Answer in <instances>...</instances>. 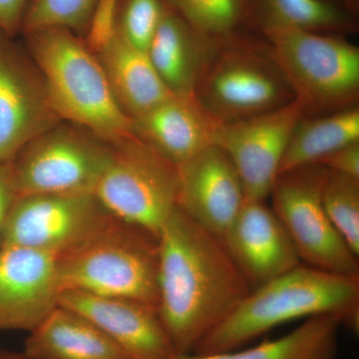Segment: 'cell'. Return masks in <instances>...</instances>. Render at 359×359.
I'll use <instances>...</instances> for the list:
<instances>
[{"mask_svg":"<svg viewBox=\"0 0 359 359\" xmlns=\"http://www.w3.org/2000/svg\"><path fill=\"white\" fill-rule=\"evenodd\" d=\"M158 245V314L177 355L191 354L252 287L223 241L177 205Z\"/></svg>","mask_w":359,"mask_h":359,"instance_id":"1","label":"cell"},{"mask_svg":"<svg viewBox=\"0 0 359 359\" xmlns=\"http://www.w3.org/2000/svg\"><path fill=\"white\" fill-rule=\"evenodd\" d=\"M332 313L358 332L359 276H344L299 266L250 290L226 320L191 354L237 351L283 323Z\"/></svg>","mask_w":359,"mask_h":359,"instance_id":"2","label":"cell"},{"mask_svg":"<svg viewBox=\"0 0 359 359\" xmlns=\"http://www.w3.org/2000/svg\"><path fill=\"white\" fill-rule=\"evenodd\" d=\"M26 36L28 54L62 121L109 144L134 134L133 120L116 101L100 61L74 32L48 28Z\"/></svg>","mask_w":359,"mask_h":359,"instance_id":"3","label":"cell"},{"mask_svg":"<svg viewBox=\"0 0 359 359\" xmlns=\"http://www.w3.org/2000/svg\"><path fill=\"white\" fill-rule=\"evenodd\" d=\"M158 237L112 217L57 257L63 292L134 299L158 308Z\"/></svg>","mask_w":359,"mask_h":359,"instance_id":"4","label":"cell"},{"mask_svg":"<svg viewBox=\"0 0 359 359\" xmlns=\"http://www.w3.org/2000/svg\"><path fill=\"white\" fill-rule=\"evenodd\" d=\"M271 56L283 71L304 116L351 107L359 93V49L325 33L264 29Z\"/></svg>","mask_w":359,"mask_h":359,"instance_id":"5","label":"cell"},{"mask_svg":"<svg viewBox=\"0 0 359 359\" xmlns=\"http://www.w3.org/2000/svg\"><path fill=\"white\" fill-rule=\"evenodd\" d=\"M178 167L136 135L111 144L94 195L111 216L159 236L177 205Z\"/></svg>","mask_w":359,"mask_h":359,"instance_id":"6","label":"cell"},{"mask_svg":"<svg viewBox=\"0 0 359 359\" xmlns=\"http://www.w3.org/2000/svg\"><path fill=\"white\" fill-rule=\"evenodd\" d=\"M219 39L195 90L198 102L222 123L266 114L294 100L283 71L268 53Z\"/></svg>","mask_w":359,"mask_h":359,"instance_id":"7","label":"cell"},{"mask_svg":"<svg viewBox=\"0 0 359 359\" xmlns=\"http://www.w3.org/2000/svg\"><path fill=\"white\" fill-rule=\"evenodd\" d=\"M327 174V168L318 163L280 172L269 192L271 209L294 242L301 261L330 273L359 276L358 256L323 207Z\"/></svg>","mask_w":359,"mask_h":359,"instance_id":"8","label":"cell"},{"mask_svg":"<svg viewBox=\"0 0 359 359\" xmlns=\"http://www.w3.org/2000/svg\"><path fill=\"white\" fill-rule=\"evenodd\" d=\"M111 144L68 122L35 137L11 161L18 196L94 193Z\"/></svg>","mask_w":359,"mask_h":359,"instance_id":"9","label":"cell"},{"mask_svg":"<svg viewBox=\"0 0 359 359\" xmlns=\"http://www.w3.org/2000/svg\"><path fill=\"white\" fill-rule=\"evenodd\" d=\"M111 218L93 193L18 196L7 219L2 247L26 248L58 257L93 235Z\"/></svg>","mask_w":359,"mask_h":359,"instance_id":"10","label":"cell"},{"mask_svg":"<svg viewBox=\"0 0 359 359\" xmlns=\"http://www.w3.org/2000/svg\"><path fill=\"white\" fill-rule=\"evenodd\" d=\"M60 122L32 58L0 32V163Z\"/></svg>","mask_w":359,"mask_h":359,"instance_id":"11","label":"cell"},{"mask_svg":"<svg viewBox=\"0 0 359 359\" xmlns=\"http://www.w3.org/2000/svg\"><path fill=\"white\" fill-rule=\"evenodd\" d=\"M304 116L294 100L266 114L222 123L214 145L235 165L245 198L266 200L269 196L292 132Z\"/></svg>","mask_w":359,"mask_h":359,"instance_id":"12","label":"cell"},{"mask_svg":"<svg viewBox=\"0 0 359 359\" xmlns=\"http://www.w3.org/2000/svg\"><path fill=\"white\" fill-rule=\"evenodd\" d=\"M57 257L26 248L0 249V330L32 332L57 308Z\"/></svg>","mask_w":359,"mask_h":359,"instance_id":"13","label":"cell"},{"mask_svg":"<svg viewBox=\"0 0 359 359\" xmlns=\"http://www.w3.org/2000/svg\"><path fill=\"white\" fill-rule=\"evenodd\" d=\"M245 200L240 175L218 146L205 148L178 166L177 207L221 240Z\"/></svg>","mask_w":359,"mask_h":359,"instance_id":"14","label":"cell"},{"mask_svg":"<svg viewBox=\"0 0 359 359\" xmlns=\"http://www.w3.org/2000/svg\"><path fill=\"white\" fill-rule=\"evenodd\" d=\"M222 241L252 290L301 264L294 242L264 200L245 198Z\"/></svg>","mask_w":359,"mask_h":359,"instance_id":"15","label":"cell"},{"mask_svg":"<svg viewBox=\"0 0 359 359\" xmlns=\"http://www.w3.org/2000/svg\"><path fill=\"white\" fill-rule=\"evenodd\" d=\"M59 304L88 318L132 359H173L177 355L154 306L74 290L63 292Z\"/></svg>","mask_w":359,"mask_h":359,"instance_id":"16","label":"cell"},{"mask_svg":"<svg viewBox=\"0 0 359 359\" xmlns=\"http://www.w3.org/2000/svg\"><path fill=\"white\" fill-rule=\"evenodd\" d=\"M222 122L195 96L172 95L133 119V133L177 167L214 145Z\"/></svg>","mask_w":359,"mask_h":359,"instance_id":"17","label":"cell"},{"mask_svg":"<svg viewBox=\"0 0 359 359\" xmlns=\"http://www.w3.org/2000/svg\"><path fill=\"white\" fill-rule=\"evenodd\" d=\"M219 39L203 34L178 13L168 11L147 54L173 95L195 96L201 74Z\"/></svg>","mask_w":359,"mask_h":359,"instance_id":"18","label":"cell"},{"mask_svg":"<svg viewBox=\"0 0 359 359\" xmlns=\"http://www.w3.org/2000/svg\"><path fill=\"white\" fill-rule=\"evenodd\" d=\"M28 334L21 353L27 359H132L88 318L60 304Z\"/></svg>","mask_w":359,"mask_h":359,"instance_id":"19","label":"cell"},{"mask_svg":"<svg viewBox=\"0 0 359 359\" xmlns=\"http://www.w3.org/2000/svg\"><path fill=\"white\" fill-rule=\"evenodd\" d=\"M96 55L116 101L132 120L173 95L147 52L127 43L118 33Z\"/></svg>","mask_w":359,"mask_h":359,"instance_id":"20","label":"cell"},{"mask_svg":"<svg viewBox=\"0 0 359 359\" xmlns=\"http://www.w3.org/2000/svg\"><path fill=\"white\" fill-rule=\"evenodd\" d=\"M344 320L332 313L311 316L289 334L245 351L184 354L173 359H337Z\"/></svg>","mask_w":359,"mask_h":359,"instance_id":"21","label":"cell"},{"mask_svg":"<svg viewBox=\"0 0 359 359\" xmlns=\"http://www.w3.org/2000/svg\"><path fill=\"white\" fill-rule=\"evenodd\" d=\"M355 142H359L358 108L349 107L316 118L304 116L290 137L280 172L320 163L330 153Z\"/></svg>","mask_w":359,"mask_h":359,"instance_id":"22","label":"cell"},{"mask_svg":"<svg viewBox=\"0 0 359 359\" xmlns=\"http://www.w3.org/2000/svg\"><path fill=\"white\" fill-rule=\"evenodd\" d=\"M264 29L292 28L325 33L347 28L346 14L330 0H257Z\"/></svg>","mask_w":359,"mask_h":359,"instance_id":"23","label":"cell"},{"mask_svg":"<svg viewBox=\"0 0 359 359\" xmlns=\"http://www.w3.org/2000/svg\"><path fill=\"white\" fill-rule=\"evenodd\" d=\"M323 203L334 228L359 257V179L327 170Z\"/></svg>","mask_w":359,"mask_h":359,"instance_id":"24","label":"cell"},{"mask_svg":"<svg viewBox=\"0 0 359 359\" xmlns=\"http://www.w3.org/2000/svg\"><path fill=\"white\" fill-rule=\"evenodd\" d=\"M96 2L97 0H33L26 8L21 28L25 34L48 28L86 33Z\"/></svg>","mask_w":359,"mask_h":359,"instance_id":"25","label":"cell"},{"mask_svg":"<svg viewBox=\"0 0 359 359\" xmlns=\"http://www.w3.org/2000/svg\"><path fill=\"white\" fill-rule=\"evenodd\" d=\"M177 13L208 36H228L244 16L245 0H172Z\"/></svg>","mask_w":359,"mask_h":359,"instance_id":"26","label":"cell"},{"mask_svg":"<svg viewBox=\"0 0 359 359\" xmlns=\"http://www.w3.org/2000/svg\"><path fill=\"white\" fill-rule=\"evenodd\" d=\"M169 11L163 0H127L118 13L117 33L135 48L147 52Z\"/></svg>","mask_w":359,"mask_h":359,"instance_id":"27","label":"cell"},{"mask_svg":"<svg viewBox=\"0 0 359 359\" xmlns=\"http://www.w3.org/2000/svg\"><path fill=\"white\" fill-rule=\"evenodd\" d=\"M118 6V0H97L84 41L93 53L102 50L114 39L117 33Z\"/></svg>","mask_w":359,"mask_h":359,"instance_id":"28","label":"cell"},{"mask_svg":"<svg viewBox=\"0 0 359 359\" xmlns=\"http://www.w3.org/2000/svg\"><path fill=\"white\" fill-rule=\"evenodd\" d=\"M318 164L323 165L330 171L359 179V142L330 153Z\"/></svg>","mask_w":359,"mask_h":359,"instance_id":"29","label":"cell"},{"mask_svg":"<svg viewBox=\"0 0 359 359\" xmlns=\"http://www.w3.org/2000/svg\"><path fill=\"white\" fill-rule=\"evenodd\" d=\"M16 197L18 194L13 185L11 162L0 163V249L4 242L7 219Z\"/></svg>","mask_w":359,"mask_h":359,"instance_id":"30","label":"cell"},{"mask_svg":"<svg viewBox=\"0 0 359 359\" xmlns=\"http://www.w3.org/2000/svg\"><path fill=\"white\" fill-rule=\"evenodd\" d=\"M27 0H0V32L13 37L21 28Z\"/></svg>","mask_w":359,"mask_h":359,"instance_id":"31","label":"cell"},{"mask_svg":"<svg viewBox=\"0 0 359 359\" xmlns=\"http://www.w3.org/2000/svg\"><path fill=\"white\" fill-rule=\"evenodd\" d=\"M0 359H27L21 353L0 349Z\"/></svg>","mask_w":359,"mask_h":359,"instance_id":"32","label":"cell"}]
</instances>
